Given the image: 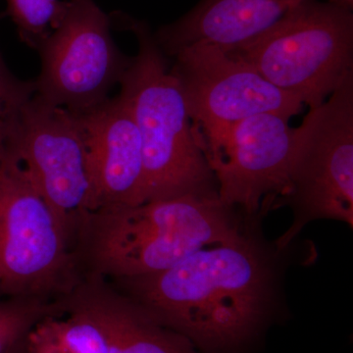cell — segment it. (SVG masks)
<instances>
[{
	"label": "cell",
	"instance_id": "8",
	"mask_svg": "<svg viewBox=\"0 0 353 353\" xmlns=\"http://www.w3.org/2000/svg\"><path fill=\"white\" fill-rule=\"evenodd\" d=\"M37 50L36 95L77 114L108 101L132 60L114 43L108 14L94 0H67L61 22Z\"/></svg>",
	"mask_w": 353,
	"mask_h": 353
},
{
	"label": "cell",
	"instance_id": "1",
	"mask_svg": "<svg viewBox=\"0 0 353 353\" xmlns=\"http://www.w3.org/2000/svg\"><path fill=\"white\" fill-rule=\"evenodd\" d=\"M250 217L233 240L208 246L168 270L114 280L116 289L201 353H241L285 309V278L296 240L279 248Z\"/></svg>",
	"mask_w": 353,
	"mask_h": 353
},
{
	"label": "cell",
	"instance_id": "10",
	"mask_svg": "<svg viewBox=\"0 0 353 353\" xmlns=\"http://www.w3.org/2000/svg\"><path fill=\"white\" fill-rule=\"evenodd\" d=\"M289 121L272 112L245 118L206 155L223 203L246 217H263L285 196L296 139Z\"/></svg>",
	"mask_w": 353,
	"mask_h": 353
},
{
	"label": "cell",
	"instance_id": "6",
	"mask_svg": "<svg viewBox=\"0 0 353 353\" xmlns=\"http://www.w3.org/2000/svg\"><path fill=\"white\" fill-rule=\"evenodd\" d=\"M292 222L275 243L285 248L306 225L336 220L353 227V73L296 128L289 189L276 204Z\"/></svg>",
	"mask_w": 353,
	"mask_h": 353
},
{
	"label": "cell",
	"instance_id": "4",
	"mask_svg": "<svg viewBox=\"0 0 353 353\" xmlns=\"http://www.w3.org/2000/svg\"><path fill=\"white\" fill-rule=\"evenodd\" d=\"M309 108L353 73L352 6L306 0L250 41L226 50Z\"/></svg>",
	"mask_w": 353,
	"mask_h": 353
},
{
	"label": "cell",
	"instance_id": "2",
	"mask_svg": "<svg viewBox=\"0 0 353 353\" xmlns=\"http://www.w3.org/2000/svg\"><path fill=\"white\" fill-rule=\"evenodd\" d=\"M248 219L218 196L158 199L90 212L78 245H83L88 274L113 280L141 277L233 240Z\"/></svg>",
	"mask_w": 353,
	"mask_h": 353
},
{
	"label": "cell",
	"instance_id": "17",
	"mask_svg": "<svg viewBox=\"0 0 353 353\" xmlns=\"http://www.w3.org/2000/svg\"><path fill=\"white\" fill-rule=\"evenodd\" d=\"M34 94V81L16 78L0 55V145L8 139L26 105Z\"/></svg>",
	"mask_w": 353,
	"mask_h": 353
},
{
	"label": "cell",
	"instance_id": "3",
	"mask_svg": "<svg viewBox=\"0 0 353 353\" xmlns=\"http://www.w3.org/2000/svg\"><path fill=\"white\" fill-rule=\"evenodd\" d=\"M131 30L138 39V55L121 79L119 95L141 134L145 202L183 196L219 197L217 181L201 136L192 126L178 79L167 67L148 28L134 22Z\"/></svg>",
	"mask_w": 353,
	"mask_h": 353
},
{
	"label": "cell",
	"instance_id": "11",
	"mask_svg": "<svg viewBox=\"0 0 353 353\" xmlns=\"http://www.w3.org/2000/svg\"><path fill=\"white\" fill-rule=\"evenodd\" d=\"M79 115L85 131L94 211L143 203V145L126 102L118 94Z\"/></svg>",
	"mask_w": 353,
	"mask_h": 353
},
{
	"label": "cell",
	"instance_id": "18",
	"mask_svg": "<svg viewBox=\"0 0 353 353\" xmlns=\"http://www.w3.org/2000/svg\"><path fill=\"white\" fill-rule=\"evenodd\" d=\"M8 353H26V339L16 345Z\"/></svg>",
	"mask_w": 353,
	"mask_h": 353
},
{
	"label": "cell",
	"instance_id": "13",
	"mask_svg": "<svg viewBox=\"0 0 353 353\" xmlns=\"http://www.w3.org/2000/svg\"><path fill=\"white\" fill-rule=\"evenodd\" d=\"M73 292L105 327L110 353H201L103 278L88 274Z\"/></svg>",
	"mask_w": 353,
	"mask_h": 353
},
{
	"label": "cell",
	"instance_id": "9",
	"mask_svg": "<svg viewBox=\"0 0 353 353\" xmlns=\"http://www.w3.org/2000/svg\"><path fill=\"white\" fill-rule=\"evenodd\" d=\"M172 73L178 79L190 120L201 134L205 154L214 152L236 123L262 113L288 118L303 102L265 80L256 70L228 51L194 43L176 51Z\"/></svg>",
	"mask_w": 353,
	"mask_h": 353
},
{
	"label": "cell",
	"instance_id": "7",
	"mask_svg": "<svg viewBox=\"0 0 353 353\" xmlns=\"http://www.w3.org/2000/svg\"><path fill=\"white\" fill-rule=\"evenodd\" d=\"M6 145L19 160L74 246L94 209L80 115L38 95L26 105Z\"/></svg>",
	"mask_w": 353,
	"mask_h": 353
},
{
	"label": "cell",
	"instance_id": "15",
	"mask_svg": "<svg viewBox=\"0 0 353 353\" xmlns=\"http://www.w3.org/2000/svg\"><path fill=\"white\" fill-rule=\"evenodd\" d=\"M63 309L61 299H0V353H8L25 340L32 327L50 314Z\"/></svg>",
	"mask_w": 353,
	"mask_h": 353
},
{
	"label": "cell",
	"instance_id": "12",
	"mask_svg": "<svg viewBox=\"0 0 353 353\" xmlns=\"http://www.w3.org/2000/svg\"><path fill=\"white\" fill-rule=\"evenodd\" d=\"M306 0H201L180 19L162 27L155 41L168 54L194 43L233 50L277 23Z\"/></svg>",
	"mask_w": 353,
	"mask_h": 353
},
{
	"label": "cell",
	"instance_id": "16",
	"mask_svg": "<svg viewBox=\"0 0 353 353\" xmlns=\"http://www.w3.org/2000/svg\"><path fill=\"white\" fill-rule=\"evenodd\" d=\"M66 7L67 0H7V11L21 39L34 50L57 29Z\"/></svg>",
	"mask_w": 353,
	"mask_h": 353
},
{
	"label": "cell",
	"instance_id": "5",
	"mask_svg": "<svg viewBox=\"0 0 353 353\" xmlns=\"http://www.w3.org/2000/svg\"><path fill=\"white\" fill-rule=\"evenodd\" d=\"M73 245L18 158L0 145V299L57 301L82 281Z\"/></svg>",
	"mask_w": 353,
	"mask_h": 353
},
{
	"label": "cell",
	"instance_id": "14",
	"mask_svg": "<svg viewBox=\"0 0 353 353\" xmlns=\"http://www.w3.org/2000/svg\"><path fill=\"white\" fill-rule=\"evenodd\" d=\"M63 310L39 320L26 338V353H110L108 331L73 292Z\"/></svg>",
	"mask_w": 353,
	"mask_h": 353
}]
</instances>
